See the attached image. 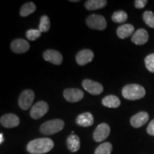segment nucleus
Wrapping results in <instances>:
<instances>
[{
    "instance_id": "20e7f679",
    "label": "nucleus",
    "mask_w": 154,
    "mask_h": 154,
    "mask_svg": "<svg viewBox=\"0 0 154 154\" xmlns=\"http://www.w3.org/2000/svg\"><path fill=\"white\" fill-rule=\"evenodd\" d=\"M86 25L92 29L102 31L106 28L107 22L102 15L91 14L86 19Z\"/></svg>"
},
{
    "instance_id": "c85d7f7f",
    "label": "nucleus",
    "mask_w": 154,
    "mask_h": 154,
    "mask_svg": "<svg viewBox=\"0 0 154 154\" xmlns=\"http://www.w3.org/2000/svg\"><path fill=\"white\" fill-rule=\"evenodd\" d=\"M147 133L151 136H154V119L152 120L147 127Z\"/></svg>"
},
{
    "instance_id": "4468645a",
    "label": "nucleus",
    "mask_w": 154,
    "mask_h": 154,
    "mask_svg": "<svg viewBox=\"0 0 154 154\" xmlns=\"http://www.w3.org/2000/svg\"><path fill=\"white\" fill-rule=\"evenodd\" d=\"M149 119V113L144 112V111H140V112L136 113V115L133 116L131 118L130 122L133 127L137 128L143 126L145 125Z\"/></svg>"
},
{
    "instance_id": "7c9ffc66",
    "label": "nucleus",
    "mask_w": 154,
    "mask_h": 154,
    "mask_svg": "<svg viewBox=\"0 0 154 154\" xmlns=\"http://www.w3.org/2000/svg\"><path fill=\"white\" fill-rule=\"evenodd\" d=\"M70 2H79V0H74H74H71Z\"/></svg>"
},
{
    "instance_id": "bb28decb",
    "label": "nucleus",
    "mask_w": 154,
    "mask_h": 154,
    "mask_svg": "<svg viewBox=\"0 0 154 154\" xmlns=\"http://www.w3.org/2000/svg\"><path fill=\"white\" fill-rule=\"evenodd\" d=\"M145 64L150 72L154 73V54H151L146 57Z\"/></svg>"
},
{
    "instance_id": "a878e982",
    "label": "nucleus",
    "mask_w": 154,
    "mask_h": 154,
    "mask_svg": "<svg viewBox=\"0 0 154 154\" xmlns=\"http://www.w3.org/2000/svg\"><path fill=\"white\" fill-rule=\"evenodd\" d=\"M42 32L39 29H29L26 32V38L30 41H35L41 36Z\"/></svg>"
},
{
    "instance_id": "f03ea898",
    "label": "nucleus",
    "mask_w": 154,
    "mask_h": 154,
    "mask_svg": "<svg viewBox=\"0 0 154 154\" xmlns=\"http://www.w3.org/2000/svg\"><path fill=\"white\" fill-rule=\"evenodd\" d=\"M122 95L126 99L134 101L143 98L146 95V90L138 84H128L123 88Z\"/></svg>"
},
{
    "instance_id": "7ed1b4c3",
    "label": "nucleus",
    "mask_w": 154,
    "mask_h": 154,
    "mask_svg": "<svg viewBox=\"0 0 154 154\" xmlns=\"http://www.w3.org/2000/svg\"><path fill=\"white\" fill-rule=\"evenodd\" d=\"M64 122L61 119H53L43 123L39 128L40 132L44 135H53L60 132L64 127Z\"/></svg>"
},
{
    "instance_id": "aec40b11",
    "label": "nucleus",
    "mask_w": 154,
    "mask_h": 154,
    "mask_svg": "<svg viewBox=\"0 0 154 154\" xmlns=\"http://www.w3.org/2000/svg\"><path fill=\"white\" fill-rule=\"evenodd\" d=\"M102 104L108 108H116L119 107L121 105V101L117 96L114 95H109L105 96L102 100Z\"/></svg>"
},
{
    "instance_id": "423d86ee",
    "label": "nucleus",
    "mask_w": 154,
    "mask_h": 154,
    "mask_svg": "<svg viewBox=\"0 0 154 154\" xmlns=\"http://www.w3.org/2000/svg\"><path fill=\"white\" fill-rule=\"evenodd\" d=\"M49 111V105L46 101H40L32 107L30 116L32 119H38L43 117Z\"/></svg>"
},
{
    "instance_id": "9b49d317",
    "label": "nucleus",
    "mask_w": 154,
    "mask_h": 154,
    "mask_svg": "<svg viewBox=\"0 0 154 154\" xmlns=\"http://www.w3.org/2000/svg\"><path fill=\"white\" fill-rule=\"evenodd\" d=\"M0 123L2 126L5 128H11L19 126L20 120L19 117L14 113H7L1 117Z\"/></svg>"
},
{
    "instance_id": "a211bd4d",
    "label": "nucleus",
    "mask_w": 154,
    "mask_h": 154,
    "mask_svg": "<svg viewBox=\"0 0 154 154\" xmlns=\"http://www.w3.org/2000/svg\"><path fill=\"white\" fill-rule=\"evenodd\" d=\"M117 36L121 39L126 38L134 34V26L132 24H123L116 30Z\"/></svg>"
},
{
    "instance_id": "0eeeda50",
    "label": "nucleus",
    "mask_w": 154,
    "mask_h": 154,
    "mask_svg": "<svg viewBox=\"0 0 154 154\" xmlns=\"http://www.w3.org/2000/svg\"><path fill=\"white\" fill-rule=\"evenodd\" d=\"M111 132L110 126L106 123H102L96 127L93 134V138L96 142H101L108 138Z\"/></svg>"
},
{
    "instance_id": "dca6fc26",
    "label": "nucleus",
    "mask_w": 154,
    "mask_h": 154,
    "mask_svg": "<svg viewBox=\"0 0 154 154\" xmlns=\"http://www.w3.org/2000/svg\"><path fill=\"white\" fill-rule=\"evenodd\" d=\"M94 121L93 115L89 112H85L79 115L76 119L77 125L82 127L91 126L93 125Z\"/></svg>"
},
{
    "instance_id": "4be33fe9",
    "label": "nucleus",
    "mask_w": 154,
    "mask_h": 154,
    "mask_svg": "<svg viewBox=\"0 0 154 154\" xmlns=\"http://www.w3.org/2000/svg\"><path fill=\"white\" fill-rule=\"evenodd\" d=\"M113 146L109 142H105L101 143L96 148L94 154H111Z\"/></svg>"
},
{
    "instance_id": "1a4fd4ad",
    "label": "nucleus",
    "mask_w": 154,
    "mask_h": 154,
    "mask_svg": "<svg viewBox=\"0 0 154 154\" xmlns=\"http://www.w3.org/2000/svg\"><path fill=\"white\" fill-rule=\"evenodd\" d=\"M84 94L79 88H66L63 91V97L67 101L75 103L82 100Z\"/></svg>"
},
{
    "instance_id": "cd10ccee",
    "label": "nucleus",
    "mask_w": 154,
    "mask_h": 154,
    "mask_svg": "<svg viewBox=\"0 0 154 154\" xmlns=\"http://www.w3.org/2000/svg\"><path fill=\"white\" fill-rule=\"evenodd\" d=\"M147 3V0H136V1L134 2L135 7H136V9H142L146 7Z\"/></svg>"
},
{
    "instance_id": "5701e85b",
    "label": "nucleus",
    "mask_w": 154,
    "mask_h": 154,
    "mask_svg": "<svg viewBox=\"0 0 154 154\" xmlns=\"http://www.w3.org/2000/svg\"><path fill=\"white\" fill-rule=\"evenodd\" d=\"M111 19H112L113 22H114L115 23L121 24V23H124L127 20L128 14L124 11H117L113 13L112 17H111Z\"/></svg>"
},
{
    "instance_id": "f257e3e1",
    "label": "nucleus",
    "mask_w": 154,
    "mask_h": 154,
    "mask_svg": "<svg viewBox=\"0 0 154 154\" xmlns=\"http://www.w3.org/2000/svg\"><path fill=\"white\" fill-rule=\"evenodd\" d=\"M54 143L49 138H40L31 140L26 146V150L31 154H44L49 152Z\"/></svg>"
},
{
    "instance_id": "39448f33",
    "label": "nucleus",
    "mask_w": 154,
    "mask_h": 154,
    "mask_svg": "<svg viewBox=\"0 0 154 154\" xmlns=\"http://www.w3.org/2000/svg\"><path fill=\"white\" fill-rule=\"evenodd\" d=\"M34 97V91L31 89H26L21 93L19 97V106L22 110H27L33 103Z\"/></svg>"
},
{
    "instance_id": "f3484780",
    "label": "nucleus",
    "mask_w": 154,
    "mask_h": 154,
    "mask_svg": "<svg viewBox=\"0 0 154 154\" xmlns=\"http://www.w3.org/2000/svg\"><path fill=\"white\" fill-rule=\"evenodd\" d=\"M66 144L69 151L72 153H75L80 149V138L76 134L69 135L66 139Z\"/></svg>"
},
{
    "instance_id": "2eb2a0df",
    "label": "nucleus",
    "mask_w": 154,
    "mask_h": 154,
    "mask_svg": "<svg viewBox=\"0 0 154 154\" xmlns=\"http://www.w3.org/2000/svg\"><path fill=\"white\" fill-rule=\"evenodd\" d=\"M149 36L147 31L144 29H139L133 34L131 41L136 45H143L149 41Z\"/></svg>"
},
{
    "instance_id": "b1692460",
    "label": "nucleus",
    "mask_w": 154,
    "mask_h": 154,
    "mask_svg": "<svg viewBox=\"0 0 154 154\" xmlns=\"http://www.w3.org/2000/svg\"><path fill=\"white\" fill-rule=\"evenodd\" d=\"M50 19L47 15H43L40 19L39 26H38V29L42 32H47L50 29Z\"/></svg>"
},
{
    "instance_id": "412c9836",
    "label": "nucleus",
    "mask_w": 154,
    "mask_h": 154,
    "mask_svg": "<svg viewBox=\"0 0 154 154\" xmlns=\"http://www.w3.org/2000/svg\"><path fill=\"white\" fill-rule=\"evenodd\" d=\"M36 5L33 2L25 3L22 6L19 14L22 17H27L29 15L35 11Z\"/></svg>"
},
{
    "instance_id": "9d476101",
    "label": "nucleus",
    "mask_w": 154,
    "mask_h": 154,
    "mask_svg": "<svg viewBox=\"0 0 154 154\" xmlns=\"http://www.w3.org/2000/svg\"><path fill=\"white\" fill-rule=\"evenodd\" d=\"M43 57L44 60L54 65H60L63 61L61 54L54 49L46 50L43 54Z\"/></svg>"
},
{
    "instance_id": "f8f14e48",
    "label": "nucleus",
    "mask_w": 154,
    "mask_h": 154,
    "mask_svg": "<svg viewBox=\"0 0 154 154\" xmlns=\"http://www.w3.org/2000/svg\"><path fill=\"white\" fill-rule=\"evenodd\" d=\"M30 45L27 41L23 38H17L11 43V49L16 54H23L29 49Z\"/></svg>"
},
{
    "instance_id": "6ab92c4d",
    "label": "nucleus",
    "mask_w": 154,
    "mask_h": 154,
    "mask_svg": "<svg viewBox=\"0 0 154 154\" xmlns=\"http://www.w3.org/2000/svg\"><path fill=\"white\" fill-rule=\"evenodd\" d=\"M107 5L106 0H88L85 2V8L88 11L102 9Z\"/></svg>"
},
{
    "instance_id": "c756f323",
    "label": "nucleus",
    "mask_w": 154,
    "mask_h": 154,
    "mask_svg": "<svg viewBox=\"0 0 154 154\" xmlns=\"http://www.w3.org/2000/svg\"><path fill=\"white\" fill-rule=\"evenodd\" d=\"M4 142V136L3 134H0V143H2Z\"/></svg>"
},
{
    "instance_id": "ddd939ff",
    "label": "nucleus",
    "mask_w": 154,
    "mask_h": 154,
    "mask_svg": "<svg viewBox=\"0 0 154 154\" xmlns=\"http://www.w3.org/2000/svg\"><path fill=\"white\" fill-rule=\"evenodd\" d=\"M94 52L90 49H83L78 52L76 56V61L80 66H84L93 60Z\"/></svg>"
},
{
    "instance_id": "6e6552de",
    "label": "nucleus",
    "mask_w": 154,
    "mask_h": 154,
    "mask_svg": "<svg viewBox=\"0 0 154 154\" xmlns=\"http://www.w3.org/2000/svg\"><path fill=\"white\" fill-rule=\"evenodd\" d=\"M82 86L86 91L92 95H99L103 91V86L100 83L90 79H84L83 81Z\"/></svg>"
},
{
    "instance_id": "393cba45",
    "label": "nucleus",
    "mask_w": 154,
    "mask_h": 154,
    "mask_svg": "<svg viewBox=\"0 0 154 154\" xmlns=\"http://www.w3.org/2000/svg\"><path fill=\"white\" fill-rule=\"evenodd\" d=\"M144 22L151 28H154V14L151 11H146L143 14Z\"/></svg>"
}]
</instances>
